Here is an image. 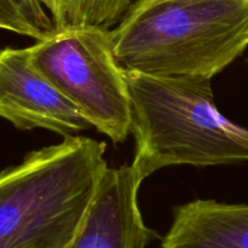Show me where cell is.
<instances>
[{"label": "cell", "mask_w": 248, "mask_h": 248, "mask_svg": "<svg viewBox=\"0 0 248 248\" xmlns=\"http://www.w3.org/2000/svg\"><path fill=\"white\" fill-rule=\"evenodd\" d=\"M144 178L133 164L108 167L79 229L65 248H147L157 234L148 228L138 206Z\"/></svg>", "instance_id": "6"}, {"label": "cell", "mask_w": 248, "mask_h": 248, "mask_svg": "<svg viewBox=\"0 0 248 248\" xmlns=\"http://www.w3.org/2000/svg\"><path fill=\"white\" fill-rule=\"evenodd\" d=\"M0 118L19 130L65 137L91 127L82 114L29 61L28 47L0 48Z\"/></svg>", "instance_id": "5"}, {"label": "cell", "mask_w": 248, "mask_h": 248, "mask_svg": "<svg viewBox=\"0 0 248 248\" xmlns=\"http://www.w3.org/2000/svg\"><path fill=\"white\" fill-rule=\"evenodd\" d=\"M31 64L98 132L114 143L127 140L132 102L127 78L116 62L109 29L55 28L28 47Z\"/></svg>", "instance_id": "4"}, {"label": "cell", "mask_w": 248, "mask_h": 248, "mask_svg": "<svg viewBox=\"0 0 248 248\" xmlns=\"http://www.w3.org/2000/svg\"><path fill=\"white\" fill-rule=\"evenodd\" d=\"M106 144L84 136L28 153L0 172V248H65L108 169Z\"/></svg>", "instance_id": "2"}, {"label": "cell", "mask_w": 248, "mask_h": 248, "mask_svg": "<svg viewBox=\"0 0 248 248\" xmlns=\"http://www.w3.org/2000/svg\"><path fill=\"white\" fill-rule=\"evenodd\" d=\"M136 140L133 166L143 178L164 167L248 161V128L217 108L207 78H160L125 72Z\"/></svg>", "instance_id": "3"}, {"label": "cell", "mask_w": 248, "mask_h": 248, "mask_svg": "<svg viewBox=\"0 0 248 248\" xmlns=\"http://www.w3.org/2000/svg\"><path fill=\"white\" fill-rule=\"evenodd\" d=\"M0 29L40 40L55 26L40 0H0Z\"/></svg>", "instance_id": "9"}, {"label": "cell", "mask_w": 248, "mask_h": 248, "mask_svg": "<svg viewBox=\"0 0 248 248\" xmlns=\"http://www.w3.org/2000/svg\"><path fill=\"white\" fill-rule=\"evenodd\" d=\"M161 248H248V205L195 200L178 206Z\"/></svg>", "instance_id": "7"}, {"label": "cell", "mask_w": 248, "mask_h": 248, "mask_svg": "<svg viewBox=\"0 0 248 248\" xmlns=\"http://www.w3.org/2000/svg\"><path fill=\"white\" fill-rule=\"evenodd\" d=\"M109 36L125 72L212 79L247 48L248 0H137Z\"/></svg>", "instance_id": "1"}, {"label": "cell", "mask_w": 248, "mask_h": 248, "mask_svg": "<svg viewBox=\"0 0 248 248\" xmlns=\"http://www.w3.org/2000/svg\"><path fill=\"white\" fill-rule=\"evenodd\" d=\"M55 28L99 27L109 29L120 22L132 0H40Z\"/></svg>", "instance_id": "8"}]
</instances>
